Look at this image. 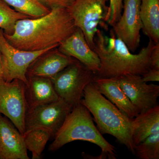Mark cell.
Masks as SVG:
<instances>
[{"label":"cell","instance_id":"cell-9","mask_svg":"<svg viewBox=\"0 0 159 159\" xmlns=\"http://www.w3.org/2000/svg\"><path fill=\"white\" fill-rule=\"evenodd\" d=\"M73 108L60 98L55 102L28 110L25 118V132L34 128H44L50 131L54 137Z\"/></svg>","mask_w":159,"mask_h":159},{"label":"cell","instance_id":"cell-27","mask_svg":"<svg viewBox=\"0 0 159 159\" xmlns=\"http://www.w3.org/2000/svg\"><path fill=\"white\" fill-rule=\"evenodd\" d=\"M3 70L2 61V57L0 54V77L3 78Z\"/></svg>","mask_w":159,"mask_h":159},{"label":"cell","instance_id":"cell-18","mask_svg":"<svg viewBox=\"0 0 159 159\" xmlns=\"http://www.w3.org/2000/svg\"><path fill=\"white\" fill-rule=\"evenodd\" d=\"M140 13L143 33L155 43H159V0H141Z\"/></svg>","mask_w":159,"mask_h":159},{"label":"cell","instance_id":"cell-1","mask_svg":"<svg viewBox=\"0 0 159 159\" xmlns=\"http://www.w3.org/2000/svg\"><path fill=\"white\" fill-rule=\"evenodd\" d=\"M77 29L67 9L57 8L41 17L19 20L12 34H4L15 48L34 51L58 47Z\"/></svg>","mask_w":159,"mask_h":159},{"label":"cell","instance_id":"cell-24","mask_svg":"<svg viewBox=\"0 0 159 159\" xmlns=\"http://www.w3.org/2000/svg\"><path fill=\"white\" fill-rule=\"evenodd\" d=\"M49 9L54 8L68 9L75 0H38Z\"/></svg>","mask_w":159,"mask_h":159},{"label":"cell","instance_id":"cell-7","mask_svg":"<svg viewBox=\"0 0 159 159\" xmlns=\"http://www.w3.org/2000/svg\"><path fill=\"white\" fill-rule=\"evenodd\" d=\"M54 48L39 51H23L11 45L4 36V31L0 29V54L2 61L3 78L10 82L18 79L25 84L28 82V69L35 60Z\"/></svg>","mask_w":159,"mask_h":159},{"label":"cell","instance_id":"cell-16","mask_svg":"<svg viewBox=\"0 0 159 159\" xmlns=\"http://www.w3.org/2000/svg\"><path fill=\"white\" fill-rule=\"evenodd\" d=\"M93 82L103 96L129 118L134 119L139 114L116 78H101L96 76Z\"/></svg>","mask_w":159,"mask_h":159},{"label":"cell","instance_id":"cell-21","mask_svg":"<svg viewBox=\"0 0 159 159\" xmlns=\"http://www.w3.org/2000/svg\"><path fill=\"white\" fill-rule=\"evenodd\" d=\"M31 18L16 11L2 0H0V29L4 33L11 34L18 20Z\"/></svg>","mask_w":159,"mask_h":159},{"label":"cell","instance_id":"cell-4","mask_svg":"<svg viewBox=\"0 0 159 159\" xmlns=\"http://www.w3.org/2000/svg\"><path fill=\"white\" fill-rule=\"evenodd\" d=\"M75 141H86L99 146L102 150L99 159H116L115 146L103 138L94 124L91 113L81 103L72 109L54 136L49 150L56 151L66 144Z\"/></svg>","mask_w":159,"mask_h":159},{"label":"cell","instance_id":"cell-20","mask_svg":"<svg viewBox=\"0 0 159 159\" xmlns=\"http://www.w3.org/2000/svg\"><path fill=\"white\" fill-rule=\"evenodd\" d=\"M16 11L31 18L46 15L51 10L38 0H2Z\"/></svg>","mask_w":159,"mask_h":159},{"label":"cell","instance_id":"cell-14","mask_svg":"<svg viewBox=\"0 0 159 159\" xmlns=\"http://www.w3.org/2000/svg\"><path fill=\"white\" fill-rule=\"evenodd\" d=\"M27 77L28 82L25 84V90L27 110L60 99L50 78L34 76Z\"/></svg>","mask_w":159,"mask_h":159},{"label":"cell","instance_id":"cell-25","mask_svg":"<svg viewBox=\"0 0 159 159\" xmlns=\"http://www.w3.org/2000/svg\"><path fill=\"white\" fill-rule=\"evenodd\" d=\"M142 80L145 82L159 81V70L153 68L148 69L147 72L142 75Z\"/></svg>","mask_w":159,"mask_h":159},{"label":"cell","instance_id":"cell-19","mask_svg":"<svg viewBox=\"0 0 159 159\" xmlns=\"http://www.w3.org/2000/svg\"><path fill=\"white\" fill-rule=\"evenodd\" d=\"M23 137L26 148L31 152L32 159H39L48 141L54 136L48 129L36 128L26 131Z\"/></svg>","mask_w":159,"mask_h":159},{"label":"cell","instance_id":"cell-15","mask_svg":"<svg viewBox=\"0 0 159 159\" xmlns=\"http://www.w3.org/2000/svg\"><path fill=\"white\" fill-rule=\"evenodd\" d=\"M48 52L31 64L28 69L27 77L34 76L51 79L75 59L67 56L59 51Z\"/></svg>","mask_w":159,"mask_h":159},{"label":"cell","instance_id":"cell-5","mask_svg":"<svg viewBox=\"0 0 159 159\" xmlns=\"http://www.w3.org/2000/svg\"><path fill=\"white\" fill-rule=\"evenodd\" d=\"M95 77L93 71L75 59L51 79L58 97L74 107L80 103L84 89Z\"/></svg>","mask_w":159,"mask_h":159},{"label":"cell","instance_id":"cell-22","mask_svg":"<svg viewBox=\"0 0 159 159\" xmlns=\"http://www.w3.org/2000/svg\"><path fill=\"white\" fill-rule=\"evenodd\" d=\"M134 155L140 159H159V132L151 135L136 145Z\"/></svg>","mask_w":159,"mask_h":159},{"label":"cell","instance_id":"cell-17","mask_svg":"<svg viewBox=\"0 0 159 159\" xmlns=\"http://www.w3.org/2000/svg\"><path fill=\"white\" fill-rule=\"evenodd\" d=\"M159 132V105L140 113L134 118L132 139L135 146L151 135Z\"/></svg>","mask_w":159,"mask_h":159},{"label":"cell","instance_id":"cell-10","mask_svg":"<svg viewBox=\"0 0 159 159\" xmlns=\"http://www.w3.org/2000/svg\"><path fill=\"white\" fill-rule=\"evenodd\" d=\"M141 3V0H123L122 15L112 29L131 52L136 51L141 42L140 32L143 29L140 13Z\"/></svg>","mask_w":159,"mask_h":159},{"label":"cell","instance_id":"cell-26","mask_svg":"<svg viewBox=\"0 0 159 159\" xmlns=\"http://www.w3.org/2000/svg\"><path fill=\"white\" fill-rule=\"evenodd\" d=\"M151 68L159 70V43H156L150 55Z\"/></svg>","mask_w":159,"mask_h":159},{"label":"cell","instance_id":"cell-6","mask_svg":"<svg viewBox=\"0 0 159 159\" xmlns=\"http://www.w3.org/2000/svg\"><path fill=\"white\" fill-rule=\"evenodd\" d=\"M106 0H75L68 8L74 25L80 29L91 48L99 25L105 28L104 19L108 7Z\"/></svg>","mask_w":159,"mask_h":159},{"label":"cell","instance_id":"cell-13","mask_svg":"<svg viewBox=\"0 0 159 159\" xmlns=\"http://www.w3.org/2000/svg\"><path fill=\"white\" fill-rule=\"evenodd\" d=\"M23 135L0 114V159H29Z\"/></svg>","mask_w":159,"mask_h":159},{"label":"cell","instance_id":"cell-2","mask_svg":"<svg viewBox=\"0 0 159 159\" xmlns=\"http://www.w3.org/2000/svg\"><path fill=\"white\" fill-rule=\"evenodd\" d=\"M94 42L93 50L100 61L96 77L116 78L128 74L142 76L151 68V53L156 43L152 40L136 54L131 53L125 43L116 36L112 29L109 36L98 29Z\"/></svg>","mask_w":159,"mask_h":159},{"label":"cell","instance_id":"cell-12","mask_svg":"<svg viewBox=\"0 0 159 159\" xmlns=\"http://www.w3.org/2000/svg\"><path fill=\"white\" fill-rule=\"evenodd\" d=\"M59 51L69 57L79 61L96 74L100 67L97 53L91 48L84 34L77 28L74 33L59 45Z\"/></svg>","mask_w":159,"mask_h":159},{"label":"cell","instance_id":"cell-23","mask_svg":"<svg viewBox=\"0 0 159 159\" xmlns=\"http://www.w3.org/2000/svg\"><path fill=\"white\" fill-rule=\"evenodd\" d=\"M104 21L112 27L119 20L123 9V0H109Z\"/></svg>","mask_w":159,"mask_h":159},{"label":"cell","instance_id":"cell-11","mask_svg":"<svg viewBox=\"0 0 159 159\" xmlns=\"http://www.w3.org/2000/svg\"><path fill=\"white\" fill-rule=\"evenodd\" d=\"M122 90L140 113L158 105L159 86L147 84L140 75L128 74L116 77Z\"/></svg>","mask_w":159,"mask_h":159},{"label":"cell","instance_id":"cell-8","mask_svg":"<svg viewBox=\"0 0 159 159\" xmlns=\"http://www.w3.org/2000/svg\"><path fill=\"white\" fill-rule=\"evenodd\" d=\"M25 84L19 80L8 82L0 77V114L9 119L24 135L27 111Z\"/></svg>","mask_w":159,"mask_h":159},{"label":"cell","instance_id":"cell-3","mask_svg":"<svg viewBox=\"0 0 159 159\" xmlns=\"http://www.w3.org/2000/svg\"><path fill=\"white\" fill-rule=\"evenodd\" d=\"M80 103L93 116L100 133L115 137L134 154L135 145L132 139L134 118L126 116L105 98L93 82L86 86Z\"/></svg>","mask_w":159,"mask_h":159}]
</instances>
